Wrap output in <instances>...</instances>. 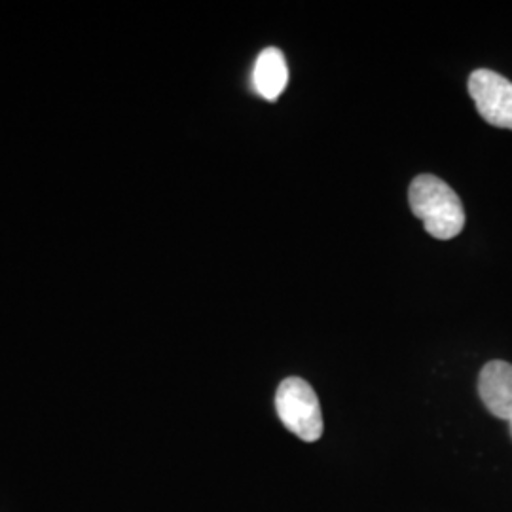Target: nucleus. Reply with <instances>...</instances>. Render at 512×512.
I'll return each instance as SVG.
<instances>
[{"label": "nucleus", "mask_w": 512, "mask_h": 512, "mask_svg": "<svg viewBox=\"0 0 512 512\" xmlns=\"http://www.w3.org/2000/svg\"><path fill=\"white\" fill-rule=\"evenodd\" d=\"M412 213L435 239H452L465 226V211L452 186L435 175H418L408 190Z\"/></svg>", "instance_id": "obj_1"}, {"label": "nucleus", "mask_w": 512, "mask_h": 512, "mask_svg": "<svg viewBox=\"0 0 512 512\" xmlns=\"http://www.w3.org/2000/svg\"><path fill=\"white\" fill-rule=\"evenodd\" d=\"M469 93L480 116L495 128L512 129V82L490 69L469 76Z\"/></svg>", "instance_id": "obj_3"}, {"label": "nucleus", "mask_w": 512, "mask_h": 512, "mask_svg": "<svg viewBox=\"0 0 512 512\" xmlns=\"http://www.w3.org/2000/svg\"><path fill=\"white\" fill-rule=\"evenodd\" d=\"M275 408L279 420L296 435L306 442H315L323 435V412L319 399L306 380L287 378L283 380L277 395Z\"/></svg>", "instance_id": "obj_2"}, {"label": "nucleus", "mask_w": 512, "mask_h": 512, "mask_svg": "<svg viewBox=\"0 0 512 512\" xmlns=\"http://www.w3.org/2000/svg\"><path fill=\"white\" fill-rule=\"evenodd\" d=\"M289 69L285 55L277 48H266L256 57L253 69V86L256 93L266 101H277L287 88Z\"/></svg>", "instance_id": "obj_5"}, {"label": "nucleus", "mask_w": 512, "mask_h": 512, "mask_svg": "<svg viewBox=\"0 0 512 512\" xmlns=\"http://www.w3.org/2000/svg\"><path fill=\"white\" fill-rule=\"evenodd\" d=\"M509 427H511V437H512V420L509 421Z\"/></svg>", "instance_id": "obj_6"}, {"label": "nucleus", "mask_w": 512, "mask_h": 512, "mask_svg": "<svg viewBox=\"0 0 512 512\" xmlns=\"http://www.w3.org/2000/svg\"><path fill=\"white\" fill-rule=\"evenodd\" d=\"M478 395L499 420H512V365L492 361L478 376Z\"/></svg>", "instance_id": "obj_4"}]
</instances>
